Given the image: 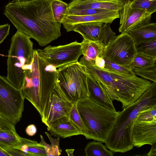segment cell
<instances>
[{
	"label": "cell",
	"mask_w": 156,
	"mask_h": 156,
	"mask_svg": "<svg viewBox=\"0 0 156 156\" xmlns=\"http://www.w3.org/2000/svg\"><path fill=\"white\" fill-rule=\"evenodd\" d=\"M51 0L9 2L4 14L16 29L44 46L60 37L61 24L55 20Z\"/></svg>",
	"instance_id": "cell-1"
},
{
	"label": "cell",
	"mask_w": 156,
	"mask_h": 156,
	"mask_svg": "<svg viewBox=\"0 0 156 156\" xmlns=\"http://www.w3.org/2000/svg\"><path fill=\"white\" fill-rule=\"evenodd\" d=\"M57 80V69L47 63L34 49L31 66L27 73L20 89L25 99L39 112L42 121L46 117Z\"/></svg>",
	"instance_id": "cell-2"
},
{
	"label": "cell",
	"mask_w": 156,
	"mask_h": 156,
	"mask_svg": "<svg viewBox=\"0 0 156 156\" xmlns=\"http://www.w3.org/2000/svg\"><path fill=\"white\" fill-rule=\"evenodd\" d=\"M113 100L121 103L122 108L134 102L148 88L152 83L135 75H128L101 68L95 65L80 63Z\"/></svg>",
	"instance_id": "cell-3"
},
{
	"label": "cell",
	"mask_w": 156,
	"mask_h": 156,
	"mask_svg": "<svg viewBox=\"0 0 156 156\" xmlns=\"http://www.w3.org/2000/svg\"><path fill=\"white\" fill-rule=\"evenodd\" d=\"M156 105V82H153L141 96L120 112L116 123L105 143L113 153H125L134 147L132 131L137 115Z\"/></svg>",
	"instance_id": "cell-4"
},
{
	"label": "cell",
	"mask_w": 156,
	"mask_h": 156,
	"mask_svg": "<svg viewBox=\"0 0 156 156\" xmlns=\"http://www.w3.org/2000/svg\"><path fill=\"white\" fill-rule=\"evenodd\" d=\"M76 105L81 119L88 130L86 139L105 143L120 112L103 107L89 97L78 101Z\"/></svg>",
	"instance_id": "cell-5"
},
{
	"label": "cell",
	"mask_w": 156,
	"mask_h": 156,
	"mask_svg": "<svg viewBox=\"0 0 156 156\" xmlns=\"http://www.w3.org/2000/svg\"><path fill=\"white\" fill-rule=\"evenodd\" d=\"M33 44L28 36L18 31L11 39L6 78L19 89L22 87L27 73L31 66L34 53Z\"/></svg>",
	"instance_id": "cell-6"
},
{
	"label": "cell",
	"mask_w": 156,
	"mask_h": 156,
	"mask_svg": "<svg viewBox=\"0 0 156 156\" xmlns=\"http://www.w3.org/2000/svg\"><path fill=\"white\" fill-rule=\"evenodd\" d=\"M57 71V82L68 99L73 103L89 97V73L79 62Z\"/></svg>",
	"instance_id": "cell-7"
},
{
	"label": "cell",
	"mask_w": 156,
	"mask_h": 156,
	"mask_svg": "<svg viewBox=\"0 0 156 156\" xmlns=\"http://www.w3.org/2000/svg\"><path fill=\"white\" fill-rule=\"evenodd\" d=\"M24 99L21 90L0 75V114L16 125L22 117Z\"/></svg>",
	"instance_id": "cell-8"
},
{
	"label": "cell",
	"mask_w": 156,
	"mask_h": 156,
	"mask_svg": "<svg viewBox=\"0 0 156 156\" xmlns=\"http://www.w3.org/2000/svg\"><path fill=\"white\" fill-rule=\"evenodd\" d=\"M36 51L44 61L58 70L77 62L82 55L81 44L76 41L63 45H49L42 49H38Z\"/></svg>",
	"instance_id": "cell-9"
},
{
	"label": "cell",
	"mask_w": 156,
	"mask_h": 156,
	"mask_svg": "<svg viewBox=\"0 0 156 156\" xmlns=\"http://www.w3.org/2000/svg\"><path fill=\"white\" fill-rule=\"evenodd\" d=\"M136 54L133 40L128 33L124 32L105 45L103 57L105 59L129 67Z\"/></svg>",
	"instance_id": "cell-10"
},
{
	"label": "cell",
	"mask_w": 156,
	"mask_h": 156,
	"mask_svg": "<svg viewBox=\"0 0 156 156\" xmlns=\"http://www.w3.org/2000/svg\"><path fill=\"white\" fill-rule=\"evenodd\" d=\"M74 103L68 99L57 82L51 94L46 117L42 122L48 127L59 119L64 116L69 117Z\"/></svg>",
	"instance_id": "cell-11"
},
{
	"label": "cell",
	"mask_w": 156,
	"mask_h": 156,
	"mask_svg": "<svg viewBox=\"0 0 156 156\" xmlns=\"http://www.w3.org/2000/svg\"><path fill=\"white\" fill-rule=\"evenodd\" d=\"M123 8L119 11L120 33L130 31L150 23L152 13L143 9L133 8L124 0Z\"/></svg>",
	"instance_id": "cell-12"
},
{
	"label": "cell",
	"mask_w": 156,
	"mask_h": 156,
	"mask_svg": "<svg viewBox=\"0 0 156 156\" xmlns=\"http://www.w3.org/2000/svg\"><path fill=\"white\" fill-rule=\"evenodd\" d=\"M119 18V11L109 10L91 15H66L62 23L67 32L73 31L76 26L80 23L98 22L103 23H111Z\"/></svg>",
	"instance_id": "cell-13"
},
{
	"label": "cell",
	"mask_w": 156,
	"mask_h": 156,
	"mask_svg": "<svg viewBox=\"0 0 156 156\" xmlns=\"http://www.w3.org/2000/svg\"><path fill=\"white\" fill-rule=\"evenodd\" d=\"M134 147H140L156 142V119L149 121H135L132 131Z\"/></svg>",
	"instance_id": "cell-14"
},
{
	"label": "cell",
	"mask_w": 156,
	"mask_h": 156,
	"mask_svg": "<svg viewBox=\"0 0 156 156\" xmlns=\"http://www.w3.org/2000/svg\"><path fill=\"white\" fill-rule=\"evenodd\" d=\"M124 1L103 2L95 0H72L68 4L67 10L95 9L120 11L123 7Z\"/></svg>",
	"instance_id": "cell-15"
},
{
	"label": "cell",
	"mask_w": 156,
	"mask_h": 156,
	"mask_svg": "<svg viewBox=\"0 0 156 156\" xmlns=\"http://www.w3.org/2000/svg\"><path fill=\"white\" fill-rule=\"evenodd\" d=\"M47 129L50 131L51 136L58 138L83 135L67 116L57 119L47 127Z\"/></svg>",
	"instance_id": "cell-16"
},
{
	"label": "cell",
	"mask_w": 156,
	"mask_h": 156,
	"mask_svg": "<svg viewBox=\"0 0 156 156\" xmlns=\"http://www.w3.org/2000/svg\"><path fill=\"white\" fill-rule=\"evenodd\" d=\"M82 55L80 63H86L94 65L97 57H103L105 45L100 41H92L83 39L81 42Z\"/></svg>",
	"instance_id": "cell-17"
},
{
	"label": "cell",
	"mask_w": 156,
	"mask_h": 156,
	"mask_svg": "<svg viewBox=\"0 0 156 156\" xmlns=\"http://www.w3.org/2000/svg\"><path fill=\"white\" fill-rule=\"evenodd\" d=\"M87 83L89 98L91 100L103 107L116 111L113 103V100L89 73L87 76Z\"/></svg>",
	"instance_id": "cell-18"
},
{
	"label": "cell",
	"mask_w": 156,
	"mask_h": 156,
	"mask_svg": "<svg viewBox=\"0 0 156 156\" xmlns=\"http://www.w3.org/2000/svg\"><path fill=\"white\" fill-rule=\"evenodd\" d=\"M103 24L98 22L81 23L77 24L73 31L80 34L83 39L92 41H100V32Z\"/></svg>",
	"instance_id": "cell-19"
},
{
	"label": "cell",
	"mask_w": 156,
	"mask_h": 156,
	"mask_svg": "<svg viewBox=\"0 0 156 156\" xmlns=\"http://www.w3.org/2000/svg\"><path fill=\"white\" fill-rule=\"evenodd\" d=\"M135 44L156 38V23H149L128 32Z\"/></svg>",
	"instance_id": "cell-20"
},
{
	"label": "cell",
	"mask_w": 156,
	"mask_h": 156,
	"mask_svg": "<svg viewBox=\"0 0 156 156\" xmlns=\"http://www.w3.org/2000/svg\"><path fill=\"white\" fill-rule=\"evenodd\" d=\"M13 148L20 150L24 156H47L42 145L36 141L25 138L22 144Z\"/></svg>",
	"instance_id": "cell-21"
},
{
	"label": "cell",
	"mask_w": 156,
	"mask_h": 156,
	"mask_svg": "<svg viewBox=\"0 0 156 156\" xmlns=\"http://www.w3.org/2000/svg\"><path fill=\"white\" fill-rule=\"evenodd\" d=\"M24 139L19 136L16 131L0 130V147L5 149L21 145Z\"/></svg>",
	"instance_id": "cell-22"
},
{
	"label": "cell",
	"mask_w": 156,
	"mask_h": 156,
	"mask_svg": "<svg viewBox=\"0 0 156 156\" xmlns=\"http://www.w3.org/2000/svg\"><path fill=\"white\" fill-rule=\"evenodd\" d=\"M86 156H113V152L108 150L102 142L92 141L88 143L84 149Z\"/></svg>",
	"instance_id": "cell-23"
},
{
	"label": "cell",
	"mask_w": 156,
	"mask_h": 156,
	"mask_svg": "<svg viewBox=\"0 0 156 156\" xmlns=\"http://www.w3.org/2000/svg\"><path fill=\"white\" fill-rule=\"evenodd\" d=\"M136 54L156 58V38L135 44Z\"/></svg>",
	"instance_id": "cell-24"
},
{
	"label": "cell",
	"mask_w": 156,
	"mask_h": 156,
	"mask_svg": "<svg viewBox=\"0 0 156 156\" xmlns=\"http://www.w3.org/2000/svg\"><path fill=\"white\" fill-rule=\"evenodd\" d=\"M156 66V58L136 54L129 66L133 70L147 69Z\"/></svg>",
	"instance_id": "cell-25"
},
{
	"label": "cell",
	"mask_w": 156,
	"mask_h": 156,
	"mask_svg": "<svg viewBox=\"0 0 156 156\" xmlns=\"http://www.w3.org/2000/svg\"><path fill=\"white\" fill-rule=\"evenodd\" d=\"M48 137L51 142V144H47L44 141L41 135H40L41 141L39 144L42 145L44 148L47 156H58L61 154L62 150L60 148L59 139L53 138L49 133L47 132L45 133Z\"/></svg>",
	"instance_id": "cell-26"
},
{
	"label": "cell",
	"mask_w": 156,
	"mask_h": 156,
	"mask_svg": "<svg viewBox=\"0 0 156 156\" xmlns=\"http://www.w3.org/2000/svg\"><path fill=\"white\" fill-rule=\"evenodd\" d=\"M51 7L55 20L61 24L66 15L68 4L61 0H51Z\"/></svg>",
	"instance_id": "cell-27"
},
{
	"label": "cell",
	"mask_w": 156,
	"mask_h": 156,
	"mask_svg": "<svg viewBox=\"0 0 156 156\" xmlns=\"http://www.w3.org/2000/svg\"><path fill=\"white\" fill-rule=\"evenodd\" d=\"M69 118L86 138L89 133L88 130L79 115L77 109L76 103L74 104L69 112Z\"/></svg>",
	"instance_id": "cell-28"
},
{
	"label": "cell",
	"mask_w": 156,
	"mask_h": 156,
	"mask_svg": "<svg viewBox=\"0 0 156 156\" xmlns=\"http://www.w3.org/2000/svg\"><path fill=\"white\" fill-rule=\"evenodd\" d=\"M130 7L146 10L153 13L156 11V0H124Z\"/></svg>",
	"instance_id": "cell-29"
},
{
	"label": "cell",
	"mask_w": 156,
	"mask_h": 156,
	"mask_svg": "<svg viewBox=\"0 0 156 156\" xmlns=\"http://www.w3.org/2000/svg\"><path fill=\"white\" fill-rule=\"evenodd\" d=\"M117 36L111 29L109 23H103L99 34V40L105 45L113 40Z\"/></svg>",
	"instance_id": "cell-30"
},
{
	"label": "cell",
	"mask_w": 156,
	"mask_h": 156,
	"mask_svg": "<svg viewBox=\"0 0 156 156\" xmlns=\"http://www.w3.org/2000/svg\"><path fill=\"white\" fill-rule=\"evenodd\" d=\"M105 60L104 68L111 71L124 74L135 75L133 70L129 67L121 65L110 60Z\"/></svg>",
	"instance_id": "cell-31"
},
{
	"label": "cell",
	"mask_w": 156,
	"mask_h": 156,
	"mask_svg": "<svg viewBox=\"0 0 156 156\" xmlns=\"http://www.w3.org/2000/svg\"><path fill=\"white\" fill-rule=\"evenodd\" d=\"M156 119V105L141 112L137 115L136 121H149Z\"/></svg>",
	"instance_id": "cell-32"
},
{
	"label": "cell",
	"mask_w": 156,
	"mask_h": 156,
	"mask_svg": "<svg viewBox=\"0 0 156 156\" xmlns=\"http://www.w3.org/2000/svg\"><path fill=\"white\" fill-rule=\"evenodd\" d=\"M136 75L156 82V66L152 68L133 70Z\"/></svg>",
	"instance_id": "cell-33"
},
{
	"label": "cell",
	"mask_w": 156,
	"mask_h": 156,
	"mask_svg": "<svg viewBox=\"0 0 156 156\" xmlns=\"http://www.w3.org/2000/svg\"><path fill=\"white\" fill-rule=\"evenodd\" d=\"M109 10L106 9H85L67 10L66 15H91Z\"/></svg>",
	"instance_id": "cell-34"
},
{
	"label": "cell",
	"mask_w": 156,
	"mask_h": 156,
	"mask_svg": "<svg viewBox=\"0 0 156 156\" xmlns=\"http://www.w3.org/2000/svg\"><path fill=\"white\" fill-rule=\"evenodd\" d=\"M0 130L16 131L15 125L0 114Z\"/></svg>",
	"instance_id": "cell-35"
},
{
	"label": "cell",
	"mask_w": 156,
	"mask_h": 156,
	"mask_svg": "<svg viewBox=\"0 0 156 156\" xmlns=\"http://www.w3.org/2000/svg\"><path fill=\"white\" fill-rule=\"evenodd\" d=\"M10 25L8 23L0 25V44L9 34Z\"/></svg>",
	"instance_id": "cell-36"
},
{
	"label": "cell",
	"mask_w": 156,
	"mask_h": 156,
	"mask_svg": "<svg viewBox=\"0 0 156 156\" xmlns=\"http://www.w3.org/2000/svg\"><path fill=\"white\" fill-rule=\"evenodd\" d=\"M25 131L28 135L32 136L36 134L37 129L35 125L30 124L27 127Z\"/></svg>",
	"instance_id": "cell-37"
},
{
	"label": "cell",
	"mask_w": 156,
	"mask_h": 156,
	"mask_svg": "<svg viewBox=\"0 0 156 156\" xmlns=\"http://www.w3.org/2000/svg\"><path fill=\"white\" fill-rule=\"evenodd\" d=\"M105 60L103 57H97L95 60V64L98 67L103 69L104 68Z\"/></svg>",
	"instance_id": "cell-38"
},
{
	"label": "cell",
	"mask_w": 156,
	"mask_h": 156,
	"mask_svg": "<svg viewBox=\"0 0 156 156\" xmlns=\"http://www.w3.org/2000/svg\"><path fill=\"white\" fill-rule=\"evenodd\" d=\"M151 148L149 152L147 153V155L148 156H156V144L155 143L151 145Z\"/></svg>",
	"instance_id": "cell-39"
},
{
	"label": "cell",
	"mask_w": 156,
	"mask_h": 156,
	"mask_svg": "<svg viewBox=\"0 0 156 156\" xmlns=\"http://www.w3.org/2000/svg\"><path fill=\"white\" fill-rule=\"evenodd\" d=\"M10 156L8 152V150L5 149L0 147V156Z\"/></svg>",
	"instance_id": "cell-40"
},
{
	"label": "cell",
	"mask_w": 156,
	"mask_h": 156,
	"mask_svg": "<svg viewBox=\"0 0 156 156\" xmlns=\"http://www.w3.org/2000/svg\"><path fill=\"white\" fill-rule=\"evenodd\" d=\"M74 151V149H69L66 150V151L68 156H74L73 154Z\"/></svg>",
	"instance_id": "cell-41"
},
{
	"label": "cell",
	"mask_w": 156,
	"mask_h": 156,
	"mask_svg": "<svg viewBox=\"0 0 156 156\" xmlns=\"http://www.w3.org/2000/svg\"><path fill=\"white\" fill-rule=\"evenodd\" d=\"M32 0H13L12 1L16 3H23L29 2Z\"/></svg>",
	"instance_id": "cell-42"
},
{
	"label": "cell",
	"mask_w": 156,
	"mask_h": 156,
	"mask_svg": "<svg viewBox=\"0 0 156 156\" xmlns=\"http://www.w3.org/2000/svg\"><path fill=\"white\" fill-rule=\"evenodd\" d=\"M96 1H103V2H111L118 1L119 0H95Z\"/></svg>",
	"instance_id": "cell-43"
},
{
	"label": "cell",
	"mask_w": 156,
	"mask_h": 156,
	"mask_svg": "<svg viewBox=\"0 0 156 156\" xmlns=\"http://www.w3.org/2000/svg\"></svg>",
	"instance_id": "cell-44"
}]
</instances>
